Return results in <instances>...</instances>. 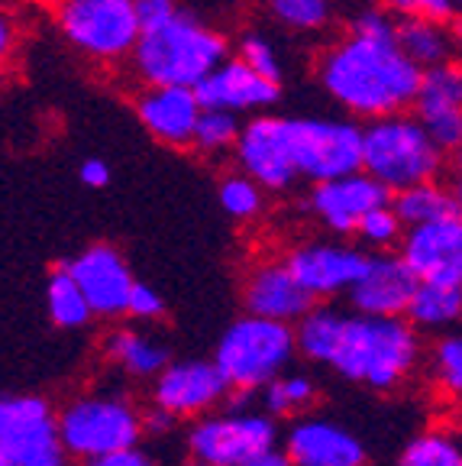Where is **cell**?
<instances>
[{"label": "cell", "mask_w": 462, "mask_h": 466, "mask_svg": "<svg viewBox=\"0 0 462 466\" xmlns=\"http://www.w3.org/2000/svg\"><path fill=\"white\" fill-rule=\"evenodd\" d=\"M424 68L397 43V16L385 4L356 10L349 29L317 58V85L356 120L401 114L420 95Z\"/></svg>", "instance_id": "6da1fadb"}, {"label": "cell", "mask_w": 462, "mask_h": 466, "mask_svg": "<svg viewBox=\"0 0 462 466\" xmlns=\"http://www.w3.org/2000/svg\"><path fill=\"white\" fill-rule=\"evenodd\" d=\"M297 353L330 366L336 376L376 392H391L411 376L420 357L417 328L405 318H378L317 305L295 324Z\"/></svg>", "instance_id": "7a4b0ae2"}, {"label": "cell", "mask_w": 462, "mask_h": 466, "mask_svg": "<svg viewBox=\"0 0 462 466\" xmlns=\"http://www.w3.org/2000/svg\"><path fill=\"white\" fill-rule=\"evenodd\" d=\"M224 58H230L224 33L188 10H178L172 20L143 29L130 68L139 85L197 87Z\"/></svg>", "instance_id": "3957f363"}, {"label": "cell", "mask_w": 462, "mask_h": 466, "mask_svg": "<svg viewBox=\"0 0 462 466\" xmlns=\"http://www.w3.org/2000/svg\"><path fill=\"white\" fill-rule=\"evenodd\" d=\"M443 149L417 114H388L362 127V168L391 191L430 182L443 172Z\"/></svg>", "instance_id": "277c9868"}, {"label": "cell", "mask_w": 462, "mask_h": 466, "mask_svg": "<svg viewBox=\"0 0 462 466\" xmlns=\"http://www.w3.org/2000/svg\"><path fill=\"white\" fill-rule=\"evenodd\" d=\"M297 353L295 324L246 314L220 334L214 360L236 392H256L278 379Z\"/></svg>", "instance_id": "5b68a950"}, {"label": "cell", "mask_w": 462, "mask_h": 466, "mask_svg": "<svg viewBox=\"0 0 462 466\" xmlns=\"http://www.w3.org/2000/svg\"><path fill=\"white\" fill-rule=\"evenodd\" d=\"M55 23L72 49L101 66L130 58L143 36L136 0H65L55 7Z\"/></svg>", "instance_id": "8992f818"}, {"label": "cell", "mask_w": 462, "mask_h": 466, "mask_svg": "<svg viewBox=\"0 0 462 466\" xmlns=\"http://www.w3.org/2000/svg\"><path fill=\"white\" fill-rule=\"evenodd\" d=\"M58 428L72 457L91 460L123 447H139V437L146 434V418L126 399L85 395L58 411Z\"/></svg>", "instance_id": "52a82bcc"}, {"label": "cell", "mask_w": 462, "mask_h": 466, "mask_svg": "<svg viewBox=\"0 0 462 466\" xmlns=\"http://www.w3.org/2000/svg\"><path fill=\"white\" fill-rule=\"evenodd\" d=\"M291 159L307 182H326L362 168V127L343 116H285Z\"/></svg>", "instance_id": "ba28073f"}, {"label": "cell", "mask_w": 462, "mask_h": 466, "mask_svg": "<svg viewBox=\"0 0 462 466\" xmlns=\"http://www.w3.org/2000/svg\"><path fill=\"white\" fill-rule=\"evenodd\" d=\"M58 415L39 395L0 401V466H68Z\"/></svg>", "instance_id": "9c48e42d"}, {"label": "cell", "mask_w": 462, "mask_h": 466, "mask_svg": "<svg viewBox=\"0 0 462 466\" xmlns=\"http://www.w3.org/2000/svg\"><path fill=\"white\" fill-rule=\"evenodd\" d=\"M278 418L268 411H224L195 421L188 431V453L217 466H243L256 453L278 444Z\"/></svg>", "instance_id": "30bf717a"}, {"label": "cell", "mask_w": 462, "mask_h": 466, "mask_svg": "<svg viewBox=\"0 0 462 466\" xmlns=\"http://www.w3.org/2000/svg\"><path fill=\"white\" fill-rule=\"evenodd\" d=\"M395 191L382 185L376 175H368L366 168L359 172L340 175V178H326V182H314L307 208L311 214L326 227V230L349 237L359 230L362 218L368 211H376L382 204H391Z\"/></svg>", "instance_id": "8fae6325"}, {"label": "cell", "mask_w": 462, "mask_h": 466, "mask_svg": "<svg viewBox=\"0 0 462 466\" xmlns=\"http://www.w3.org/2000/svg\"><path fill=\"white\" fill-rule=\"evenodd\" d=\"M230 379L217 360H178L152 379V405L166 408L178 418H197L226 399Z\"/></svg>", "instance_id": "7c38bea8"}, {"label": "cell", "mask_w": 462, "mask_h": 466, "mask_svg": "<svg viewBox=\"0 0 462 466\" xmlns=\"http://www.w3.org/2000/svg\"><path fill=\"white\" fill-rule=\"evenodd\" d=\"M236 166L253 175L266 191H288L301 178L285 139V116L253 114L243 124L236 143Z\"/></svg>", "instance_id": "4fadbf2b"}, {"label": "cell", "mask_w": 462, "mask_h": 466, "mask_svg": "<svg viewBox=\"0 0 462 466\" xmlns=\"http://www.w3.org/2000/svg\"><path fill=\"white\" fill-rule=\"evenodd\" d=\"M397 253L420 282L462 285V208L430 224L407 227Z\"/></svg>", "instance_id": "5bb4252c"}, {"label": "cell", "mask_w": 462, "mask_h": 466, "mask_svg": "<svg viewBox=\"0 0 462 466\" xmlns=\"http://www.w3.org/2000/svg\"><path fill=\"white\" fill-rule=\"evenodd\" d=\"M368 259H372L368 249L346 247V243H326V240L301 243V247H295L285 256L295 279L317 301L346 295L362 279V272L368 269Z\"/></svg>", "instance_id": "9a60e30c"}, {"label": "cell", "mask_w": 462, "mask_h": 466, "mask_svg": "<svg viewBox=\"0 0 462 466\" xmlns=\"http://www.w3.org/2000/svg\"><path fill=\"white\" fill-rule=\"evenodd\" d=\"M62 266L78 279L81 291L87 295L97 318H120V314H126L136 279H133L120 249H114L110 243H95V247H85L81 253H75Z\"/></svg>", "instance_id": "2e32d148"}, {"label": "cell", "mask_w": 462, "mask_h": 466, "mask_svg": "<svg viewBox=\"0 0 462 466\" xmlns=\"http://www.w3.org/2000/svg\"><path fill=\"white\" fill-rule=\"evenodd\" d=\"M204 107L233 110V114H266L268 107L278 104L282 97V85L256 72L249 62L239 56L224 58L201 85L195 87Z\"/></svg>", "instance_id": "e0dca14e"}, {"label": "cell", "mask_w": 462, "mask_h": 466, "mask_svg": "<svg viewBox=\"0 0 462 466\" xmlns=\"http://www.w3.org/2000/svg\"><path fill=\"white\" fill-rule=\"evenodd\" d=\"M133 107H136V116L146 127V133L156 137L159 143L175 146V149H185V146L195 143L197 120L204 114V104L195 87L143 85Z\"/></svg>", "instance_id": "ac0fdd59"}, {"label": "cell", "mask_w": 462, "mask_h": 466, "mask_svg": "<svg viewBox=\"0 0 462 466\" xmlns=\"http://www.w3.org/2000/svg\"><path fill=\"white\" fill-rule=\"evenodd\" d=\"M420 279L411 272L401 253H372L368 269L346 291L349 308L378 318H405Z\"/></svg>", "instance_id": "d6986e66"}, {"label": "cell", "mask_w": 462, "mask_h": 466, "mask_svg": "<svg viewBox=\"0 0 462 466\" xmlns=\"http://www.w3.org/2000/svg\"><path fill=\"white\" fill-rule=\"evenodd\" d=\"M243 308H246V314H259V318L297 324L304 314L317 308V299L297 282L288 262L272 259V262L253 266V272L246 276Z\"/></svg>", "instance_id": "ffe728a7"}, {"label": "cell", "mask_w": 462, "mask_h": 466, "mask_svg": "<svg viewBox=\"0 0 462 466\" xmlns=\"http://www.w3.org/2000/svg\"><path fill=\"white\" fill-rule=\"evenodd\" d=\"M414 114L427 127V133L437 143L456 153L462 146V66L443 62L437 68H427L420 81V95L414 101Z\"/></svg>", "instance_id": "44dd1931"}, {"label": "cell", "mask_w": 462, "mask_h": 466, "mask_svg": "<svg viewBox=\"0 0 462 466\" xmlns=\"http://www.w3.org/2000/svg\"><path fill=\"white\" fill-rule=\"evenodd\" d=\"M295 466H366V444L349 428L326 418H297L285 437Z\"/></svg>", "instance_id": "7402d4cb"}, {"label": "cell", "mask_w": 462, "mask_h": 466, "mask_svg": "<svg viewBox=\"0 0 462 466\" xmlns=\"http://www.w3.org/2000/svg\"><path fill=\"white\" fill-rule=\"evenodd\" d=\"M104 350H107L110 363L120 366L126 376H136V379H156L172 363L166 343L133 328L110 330L107 340H104Z\"/></svg>", "instance_id": "603a6c76"}, {"label": "cell", "mask_w": 462, "mask_h": 466, "mask_svg": "<svg viewBox=\"0 0 462 466\" xmlns=\"http://www.w3.org/2000/svg\"><path fill=\"white\" fill-rule=\"evenodd\" d=\"M397 43L424 72L443 66V62H453L456 56L453 29L440 20H414V16L397 20Z\"/></svg>", "instance_id": "cb8c5ba5"}, {"label": "cell", "mask_w": 462, "mask_h": 466, "mask_svg": "<svg viewBox=\"0 0 462 466\" xmlns=\"http://www.w3.org/2000/svg\"><path fill=\"white\" fill-rule=\"evenodd\" d=\"M407 320L417 330H447L462 320V285L420 282L407 305Z\"/></svg>", "instance_id": "d4e9b609"}, {"label": "cell", "mask_w": 462, "mask_h": 466, "mask_svg": "<svg viewBox=\"0 0 462 466\" xmlns=\"http://www.w3.org/2000/svg\"><path fill=\"white\" fill-rule=\"evenodd\" d=\"M391 208L397 211V218L405 220V227H417L459 211V198H456V188H447L437 178H430V182L395 191L391 195Z\"/></svg>", "instance_id": "484cf974"}, {"label": "cell", "mask_w": 462, "mask_h": 466, "mask_svg": "<svg viewBox=\"0 0 462 466\" xmlns=\"http://www.w3.org/2000/svg\"><path fill=\"white\" fill-rule=\"evenodd\" d=\"M45 308H49L52 324L65 330L85 328L87 320L95 318V308H91L87 295L81 291L78 279H75L65 266H58V269L45 279Z\"/></svg>", "instance_id": "4316f807"}, {"label": "cell", "mask_w": 462, "mask_h": 466, "mask_svg": "<svg viewBox=\"0 0 462 466\" xmlns=\"http://www.w3.org/2000/svg\"><path fill=\"white\" fill-rule=\"evenodd\" d=\"M262 392V411L272 418H301L317 399V386L311 376H278Z\"/></svg>", "instance_id": "83f0119b"}, {"label": "cell", "mask_w": 462, "mask_h": 466, "mask_svg": "<svg viewBox=\"0 0 462 466\" xmlns=\"http://www.w3.org/2000/svg\"><path fill=\"white\" fill-rule=\"evenodd\" d=\"M268 16L291 33H320L336 14V0H266Z\"/></svg>", "instance_id": "f1b7e54d"}, {"label": "cell", "mask_w": 462, "mask_h": 466, "mask_svg": "<svg viewBox=\"0 0 462 466\" xmlns=\"http://www.w3.org/2000/svg\"><path fill=\"white\" fill-rule=\"evenodd\" d=\"M239 133H243L239 114H233V110L204 107L201 120H197L195 143H191V149H197V153H204V156L230 153V149H236Z\"/></svg>", "instance_id": "f546056e"}, {"label": "cell", "mask_w": 462, "mask_h": 466, "mask_svg": "<svg viewBox=\"0 0 462 466\" xmlns=\"http://www.w3.org/2000/svg\"><path fill=\"white\" fill-rule=\"evenodd\" d=\"M217 198H220V208L233 220H256L262 214V208H266V188L256 182L253 175H246L243 168L220 178Z\"/></svg>", "instance_id": "4dcf8cb0"}, {"label": "cell", "mask_w": 462, "mask_h": 466, "mask_svg": "<svg viewBox=\"0 0 462 466\" xmlns=\"http://www.w3.org/2000/svg\"><path fill=\"white\" fill-rule=\"evenodd\" d=\"M395 466H462V447L440 431H427L401 451Z\"/></svg>", "instance_id": "1f68e13d"}, {"label": "cell", "mask_w": 462, "mask_h": 466, "mask_svg": "<svg viewBox=\"0 0 462 466\" xmlns=\"http://www.w3.org/2000/svg\"><path fill=\"white\" fill-rule=\"evenodd\" d=\"M405 220L397 218V211L391 208V204H382V208H376V211H368L366 218H362L359 230H356V237L362 240V247L366 249H376V253H388L391 247H401V240H405Z\"/></svg>", "instance_id": "d6a6232c"}, {"label": "cell", "mask_w": 462, "mask_h": 466, "mask_svg": "<svg viewBox=\"0 0 462 466\" xmlns=\"http://www.w3.org/2000/svg\"><path fill=\"white\" fill-rule=\"evenodd\" d=\"M236 56L243 58V62H249L256 72H262L266 78H272V81H278V85H282V78H285L282 56H278V49H275L272 39L262 36L259 29H246L243 36H239Z\"/></svg>", "instance_id": "836d02e7"}, {"label": "cell", "mask_w": 462, "mask_h": 466, "mask_svg": "<svg viewBox=\"0 0 462 466\" xmlns=\"http://www.w3.org/2000/svg\"><path fill=\"white\" fill-rule=\"evenodd\" d=\"M434 372H437V382L443 386V392L462 405V334H449L437 343Z\"/></svg>", "instance_id": "e575fe53"}, {"label": "cell", "mask_w": 462, "mask_h": 466, "mask_svg": "<svg viewBox=\"0 0 462 466\" xmlns=\"http://www.w3.org/2000/svg\"><path fill=\"white\" fill-rule=\"evenodd\" d=\"M397 20H440L453 23L459 16V0H382Z\"/></svg>", "instance_id": "d590c367"}, {"label": "cell", "mask_w": 462, "mask_h": 466, "mask_svg": "<svg viewBox=\"0 0 462 466\" xmlns=\"http://www.w3.org/2000/svg\"><path fill=\"white\" fill-rule=\"evenodd\" d=\"M126 318L143 320V324H149V320H162L166 318V301H162V295L152 289V285L136 282L133 285L130 305H126Z\"/></svg>", "instance_id": "8d00e7d4"}, {"label": "cell", "mask_w": 462, "mask_h": 466, "mask_svg": "<svg viewBox=\"0 0 462 466\" xmlns=\"http://www.w3.org/2000/svg\"><path fill=\"white\" fill-rule=\"evenodd\" d=\"M136 10H139V20L146 26H156V23H166L178 14V0H136Z\"/></svg>", "instance_id": "74e56055"}, {"label": "cell", "mask_w": 462, "mask_h": 466, "mask_svg": "<svg viewBox=\"0 0 462 466\" xmlns=\"http://www.w3.org/2000/svg\"><path fill=\"white\" fill-rule=\"evenodd\" d=\"M85 466H152V460L139 447H123V451H110L101 453V457L85 460Z\"/></svg>", "instance_id": "f35d334b"}, {"label": "cell", "mask_w": 462, "mask_h": 466, "mask_svg": "<svg viewBox=\"0 0 462 466\" xmlns=\"http://www.w3.org/2000/svg\"><path fill=\"white\" fill-rule=\"evenodd\" d=\"M78 178L87 185V188H107L110 185V166L104 159H97V156H91V159L81 162Z\"/></svg>", "instance_id": "ab89813d"}, {"label": "cell", "mask_w": 462, "mask_h": 466, "mask_svg": "<svg viewBox=\"0 0 462 466\" xmlns=\"http://www.w3.org/2000/svg\"><path fill=\"white\" fill-rule=\"evenodd\" d=\"M143 418H146V434H168L178 424V415H172V411H166L159 405H152V411H146Z\"/></svg>", "instance_id": "60d3db41"}, {"label": "cell", "mask_w": 462, "mask_h": 466, "mask_svg": "<svg viewBox=\"0 0 462 466\" xmlns=\"http://www.w3.org/2000/svg\"><path fill=\"white\" fill-rule=\"evenodd\" d=\"M243 466H295V463H291L288 451H278V447H268V451L256 453V457L249 460V463H243Z\"/></svg>", "instance_id": "b9f144b4"}, {"label": "cell", "mask_w": 462, "mask_h": 466, "mask_svg": "<svg viewBox=\"0 0 462 466\" xmlns=\"http://www.w3.org/2000/svg\"><path fill=\"white\" fill-rule=\"evenodd\" d=\"M449 29H453V43H456V56H462V14L456 16L453 23H449Z\"/></svg>", "instance_id": "7bdbcfd3"}, {"label": "cell", "mask_w": 462, "mask_h": 466, "mask_svg": "<svg viewBox=\"0 0 462 466\" xmlns=\"http://www.w3.org/2000/svg\"><path fill=\"white\" fill-rule=\"evenodd\" d=\"M0 33H4V36H0V43H4V56H10V39H14V29H10V20L0 23Z\"/></svg>", "instance_id": "ee69618b"}, {"label": "cell", "mask_w": 462, "mask_h": 466, "mask_svg": "<svg viewBox=\"0 0 462 466\" xmlns=\"http://www.w3.org/2000/svg\"><path fill=\"white\" fill-rule=\"evenodd\" d=\"M181 466H217V463H207V460H197V457H191L188 463H181Z\"/></svg>", "instance_id": "f6af8a7d"}, {"label": "cell", "mask_w": 462, "mask_h": 466, "mask_svg": "<svg viewBox=\"0 0 462 466\" xmlns=\"http://www.w3.org/2000/svg\"><path fill=\"white\" fill-rule=\"evenodd\" d=\"M453 188H456V198H459V208H462V178H459V175H456V185H453Z\"/></svg>", "instance_id": "bcb514c9"}, {"label": "cell", "mask_w": 462, "mask_h": 466, "mask_svg": "<svg viewBox=\"0 0 462 466\" xmlns=\"http://www.w3.org/2000/svg\"><path fill=\"white\" fill-rule=\"evenodd\" d=\"M39 4H45V7H62L65 0H39Z\"/></svg>", "instance_id": "7dc6e473"}, {"label": "cell", "mask_w": 462, "mask_h": 466, "mask_svg": "<svg viewBox=\"0 0 462 466\" xmlns=\"http://www.w3.org/2000/svg\"><path fill=\"white\" fill-rule=\"evenodd\" d=\"M459 14H462V0H459Z\"/></svg>", "instance_id": "c3c4849f"}]
</instances>
